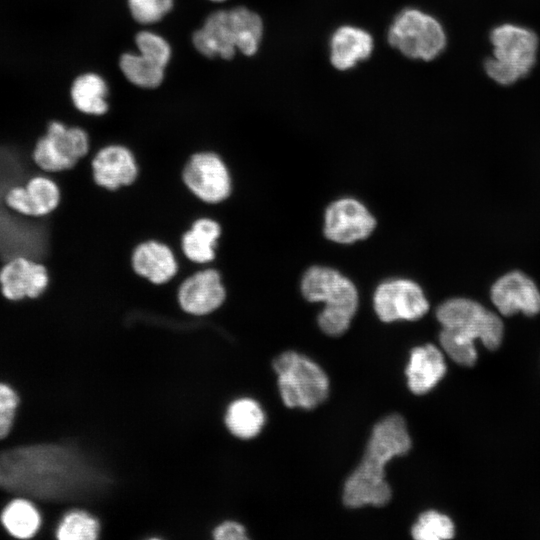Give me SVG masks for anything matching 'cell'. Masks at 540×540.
Listing matches in <instances>:
<instances>
[{
  "mask_svg": "<svg viewBox=\"0 0 540 540\" xmlns=\"http://www.w3.org/2000/svg\"><path fill=\"white\" fill-rule=\"evenodd\" d=\"M454 534L452 520L435 510H428L420 514L411 529V535L416 540L451 539Z\"/></svg>",
  "mask_w": 540,
  "mask_h": 540,
  "instance_id": "83f0119b",
  "label": "cell"
},
{
  "mask_svg": "<svg viewBox=\"0 0 540 540\" xmlns=\"http://www.w3.org/2000/svg\"><path fill=\"white\" fill-rule=\"evenodd\" d=\"M119 66L127 80L141 88H156L164 79V68L139 53H124Z\"/></svg>",
  "mask_w": 540,
  "mask_h": 540,
  "instance_id": "484cf974",
  "label": "cell"
},
{
  "mask_svg": "<svg viewBox=\"0 0 540 540\" xmlns=\"http://www.w3.org/2000/svg\"><path fill=\"white\" fill-rule=\"evenodd\" d=\"M491 299L505 316L522 312L533 316L540 312V292L525 274L513 271L499 278L491 289Z\"/></svg>",
  "mask_w": 540,
  "mask_h": 540,
  "instance_id": "7c38bea8",
  "label": "cell"
},
{
  "mask_svg": "<svg viewBox=\"0 0 540 540\" xmlns=\"http://www.w3.org/2000/svg\"><path fill=\"white\" fill-rule=\"evenodd\" d=\"M101 524L98 518L82 508L69 509L60 519L55 538L58 540H95Z\"/></svg>",
  "mask_w": 540,
  "mask_h": 540,
  "instance_id": "d4e9b609",
  "label": "cell"
},
{
  "mask_svg": "<svg viewBox=\"0 0 540 540\" xmlns=\"http://www.w3.org/2000/svg\"><path fill=\"white\" fill-rule=\"evenodd\" d=\"M412 442L404 418L391 414L375 424L359 465L343 487V503L349 508L384 506L392 496L385 467L397 456L407 454Z\"/></svg>",
  "mask_w": 540,
  "mask_h": 540,
  "instance_id": "6da1fadb",
  "label": "cell"
},
{
  "mask_svg": "<svg viewBox=\"0 0 540 540\" xmlns=\"http://www.w3.org/2000/svg\"><path fill=\"white\" fill-rule=\"evenodd\" d=\"M373 38L366 30L345 25L339 27L330 39V60L339 70H348L367 59L373 51Z\"/></svg>",
  "mask_w": 540,
  "mask_h": 540,
  "instance_id": "e0dca14e",
  "label": "cell"
},
{
  "mask_svg": "<svg viewBox=\"0 0 540 540\" xmlns=\"http://www.w3.org/2000/svg\"><path fill=\"white\" fill-rule=\"evenodd\" d=\"M446 373V364L441 351L432 344L411 350L405 370L407 385L416 395L432 390Z\"/></svg>",
  "mask_w": 540,
  "mask_h": 540,
  "instance_id": "9a60e30c",
  "label": "cell"
},
{
  "mask_svg": "<svg viewBox=\"0 0 540 540\" xmlns=\"http://www.w3.org/2000/svg\"><path fill=\"white\" fill-rule=\"evenodd\" d=\"M228 13L237 50L247 56L254 55L263 34L260 16L242 6L230 9Z\"/></svg>",
  "mask_w": 540,
  "mask_h": 540,
  "instance_id": "603a6c76",
  "label": "cell"
},
{
  "mask_svg": "<svg viewBox=\"0 0 540 540\" xmlns=\"http://www.w3.org/2000/svg\"><path fill=\"white\" fill-rule=\"evenodd\" d=\"M226 292L216 270L206 269L187 278L178 292L181 308L192 315L202 316L219 308Z\"/></svg>",
  "mask_w": 540,
  "mask_h": 540,
  "instance_id": "4fadbf2b",
  "label": "cell"
},
{
  "mask_svg": "<svg viewBox=\"0 0 540 540\" xmlns=\"http://www.w3.org/2000/svg\"><path fill=\"white\" fill-rule=\"evenodd\" d=\"M376 219L354 198H341L332 202L325 211L324 234L327 239L351 244L371 235Z\"/></svg>",
  "mask_w": 540,
  "mask_h": 540,
  "instance_id": "9c48e42d",
  "label": "cell"
},
{
  "mask_svg": "<svg viewBox=\"0 0 540 540\" xmlns=\"http://www.w3.org/2000/svg\"><path fill=\"white\" fill-rule=\"evenodd\" d=\"M89 149L86 132L78 127H66L53 121L32 152L36 166L46 172L68 170L84 157Z\"/></svg>",
  "mask_w": 540,
  "mask_h": 540,
  "instance_id": "8992f818",
  "label": "cell"
},
{
  "mask_svg": "<svg viewBox=\"0 0 540 540\" xmlns=\"http://www.w3.org/2000/svg\"><path fill=\"white\" fill-rule=\"evenodd\" d=\"M475 340L472 334L452 327H443L439 334V342L443 350L457 364L463 366H472L477 360Z\"/></svg>",
  "mask_w": 540,
  "mask_h": 540,
  "instance_id": "4316f807",
  "label": "cell"
},
{
  "mask_svg": "<svg viewBox=\"0 0 540 540\" xmlns=\"http://www.w3.org/2000/svg\"><path fill=\"white\" fill-rule=\"evenodd\" d=\"M18 405L17 392L8 384L0 382V440L9 434Z\"/></svg>",
  "mask_w": 540,
  "mask_h": 540,
  "instance_id": "4dcf8cb0",
  "label": "cell"
},
{
  "mask_svg": "<svg viewBox=\"0 0 540 540\" xmlns=\"http://www.w3.org/2000/svg\"><path fill=\"white\" fill-rule=\"evenodd\" d=\"M138 53L165 69L171 58L169 43L160 35L151 31H141L135 38Z\"/></svg>",
  "mask_w": 540,
  "mask_h": 540,
  "instance_id": "f1b7e54d",
  "label": "cell"
},
{
  "mask_svg": "<svg viewBox=\"0 0 540 540\" xmlns=\"http://www.w3.org/2000/svg\"><path fill=\"white\" fill-rule=\"evenodd\" d=\"M212 536L216 540H247L245 527L234 520H226L216 525L212 530Z\"/></svg>",
  "mask_w": 540,
  "mask_h": 540,
  "instance_id": "1f68e13d",
  "label": "cell"
},
{
  "mask_svg": "<svg viewBox=\"0 0 540 540\" xmlns=\"http://www.w3.org/2000/svg\"><path fill=\"white\" fill-rule=\"evenodd\" d=\"M132 265L137 274L154 284L169 281L177 272V263L171 250L156 241L140 244L134 250Z\"/></svg>",
  "mask_w": 540,
  "mask_h": 540,
  "instance_id": "ac0fdd59",
  "label": "cell"
},
{
  "mask_svg": "<svg viewBox=\"0 0 540 540\" xmlns=\"http://www.w3.org/2000/svg\"><path fill=\"white\" fill-rule=\"evenodd\" d=\"M107 94L108 87L105 80L95 73L78 76L71 87V98L75 107L90 115H102L107 112Z\"/></svg>",
  "mask_w": 540,
  "mask_h": 540,
  "instance_id": "44dd1931",
  "label": "cell"
},
{
  "mask_svg": "<svg viewBox=\"0 0 540 540\" xmlns=\"http://www.w3.org/2000/svg\"><path fill=\"white\" fill-rule=\"evenodd\" d=\"M29 205V217H44L60 203V189L49 177L35 175L24 183Z\"/></svg>",
  "mask_w": 540,
  "mask_h": 540,
  "instance_id": "cb8c5ba5",
  "label": "cell"
},
{
  "mask_svg": "<svg viewBox=\"0 0 540 540\" xmlns=\"http://www.w3.org/2000/svg\"><path fill=\"white\" fill-rule=\"evenodd\" d=\"M493 56L485 61V71L501 85H511L532 69L538 50L537 35L530 29L503 24L490 35Z\"/></svg>",
  "mask_w": 540,
  "mask_h": 540,
  "instance_id": "277c9868",
  "label": "cell"
},
{
  "mask_svg": "<svg viewBox=\"0 0 540 540\" xmlns=\"http://www.w3.org/2000/svg\"><path fill=\"white\" fill-rule=\"evenodd\" d=\"M183 180L197 197L208 203L221 202L230 194L228 170L214 153L193 155L184 168Z\"/></svg>",
  "mask_w": 540,
  "mask_h": 540,
  "instance_id": "8fae6325",
  "label": "cell"
},
{
  "mask_svg": "<svg viewBox=\"0 0 540 540\" xmlns=\"http://www.w3.org/2000/svg\"><path fill=\"white\" fill-rule=\"evenodd\" d=\"M388 41L409 58L430 61L444 50L446 34L435 17L419 9L407 8L390 25Z\"/></svg>",
  "mask_w": 540,
  "mask_h": 540,
  "instance_id": "5b68a950",
  "label": "cell"
},
{
  "mask_svg": "<svg viewBox=\"0 0 540 540\" xmlns=\"http://www.w3.org/2000/svg\"><path fill=\"white\" fill-rule=\"evenodd\" d=\"M133 18L141 24L161 20L172 8L173 0H127Z\"/></svg>",
  "mask_w": 540,
  "mask_h": 540,
  "instance_id": "f546056e",
  "label": "cell"
},
{
  "mask_svg": "<svg viewBox=\"0 0 540 540\" xmlns=\"http://www.w3.org/2000/svg\"><path fill=\"white\" fill-rule=\"evenodd\" d=\"M48 285L46 267L28 256H13L0 267V292L9 301L37 299Z\"/></svg>",
  "mask_w": 540,
  "mask_h": 540,
  "instance_id": "30bf717a",
  "label": "cell"
},
{
  "mask_svg": "<svg viewBox=\"0 0 540 540\" xmlns=\"http://www.w3.org/2000/svg\"><path fill=\"white\" fill-rule=\"evenodd\" d=\"M1 522L12 539H34L42 516L37 505L23 496L13 497L3 508Z\"/></svg>",
  "mask_w": 540,
  "mask_h": 540,
  "instance_id": "d6986e66",
  "label": "cell"
},
{
  "mask_svg": "<svg viewBox=\"0 0 540 540\" xmlns=\"http://www.w3.org/2000/svg\"><path fill=\"white\" fill-rule=\"evenodd\" d=\"M211 1L221 2V1H225V0H211Z\"/></svg>",
  "mask_w": 540,
  "mask_h": 540,
  "instance_id": "d6a6232c",
  "label": "cell"
},
{
  "mask_svg": "<svg viewBox=\"0 0 540 540\" xmlns=\"http://www.w3.org/2000/svg\"><path fill=\"white\" fill-rule=\"evenodd\" d=\"M92 169L95 182L111 190L131 184L138 172L132 153L119 145L101 149L92 161Z\"/></svg>",
  "mask_w": 540,
  "mask_h": 540,
  "instance_id": "5bb4252c",
  "label": "cell"
},
{
  "mask_svg": "<svg viewBox=\"0 0 540 540\" xmlns=\"http://www.w3.org/2000/svg\"><path fill=\"white\" fill-rule=\"evenodd\" d=\"M374 310L383 322L414 321L429 309L421 287L409 279H390L382 282L373 295Z\"/></svg>",
  "mask_w": 540,
  "mask_h": 540,
  "instance_id": "ba28073f",
  "label": "cell"
},
{
  "mask_svg": "<svg viewBox=\"0 0 540 540\" xmlns=\"http://www.w3.org/2000/svg\"><path fill=\"white\" fill-rule=\"evenodd\" d=\"M195 48L204 56L230 59L237 48L228 10L211 13L192 37Z\"/></svg>",
  "mask_w": 540,
  "mask_h": 540,
  "instance_id": "2e32d148",
  "label": "cell"
},
{
  "mask_svg": "<svg viewBox=\"0 0 540 540\" xmlns=\"http://www.w3.org/2000/svg\"><path fill=\"white\" fill-rule=\"evenodd\" d=\"M283 403L289 408L313 409L326 400L329 379L325 371L305 355L285 351L273 361Z\"/></svg>",
  "mask_w": 540,
  "mask_h": 540,
  "instance_id": "3957f363",
  "label": "cell"
},
{
  "mask_svg": "<svg viewBox=\"0 0 540 540\" xmlns=\"http://www.w3.org/2000/svg\"><path fill=\"white\" fill-rule=\"evenodd\" d=\"M229 432L240 439L256 437L265 423V414L261 405L254 399L242 397L232 401L224 416Z\"/></svg>",
  "mask_w": 540,
  "mask_h": 540,
  "instance_id": "ffe728a7",
  "label": "cell"
},
{
  "mask_svg": "<svg viewBox=\"0 0 540 540\" xmlns=\"http://www.w3.org/2000/svg\"><path fill=\"white\" fill-rule=\"evenodd\" d=\"M220 226L211 219L195 221L182 237V249L190 260L206 263L214 258V247L220 236Z\"/></svg>",
  "mask_w": 540,
  "mask_h": 540,
  "instance_id": "7402d4cb",
  "label": "cell"
},
{
  "mask_svg": "<svg viewBox=\"0 0 540 540\" xmlns=\"http://www.w3.org/2000/svg\"><path fill=\"white\" fill-rule=\"evenodd\" d=\"M301 291L310 302L325 303L318 325L329 336L347 331L358 306L355 285L340 272L324 266L310 267L301 280Z\"/></svg>",
  "mask_w": 540,
  "mask_h": 540,
  "instance_id": "7a4b0ae2",
  "label": "cell"
},
{
  "mask_svg": "<svg viewBox=\"0 0 540 540\" xmlns=\"http://www.w3.org/2000/svg\"><path fill=\"white\" fill-rule=\"evenodd\" d=\"M436 317L442 327L462 329L480 339L490 350L497 349L501 344L503 337L501 319L473 300L449 299L437 308Z\"/></svg>",
  "mask_w": 540,
  "mask_h": 540,
  "instance_id": "52a82bcc",
  "label": "cell"
}]
</instances>
